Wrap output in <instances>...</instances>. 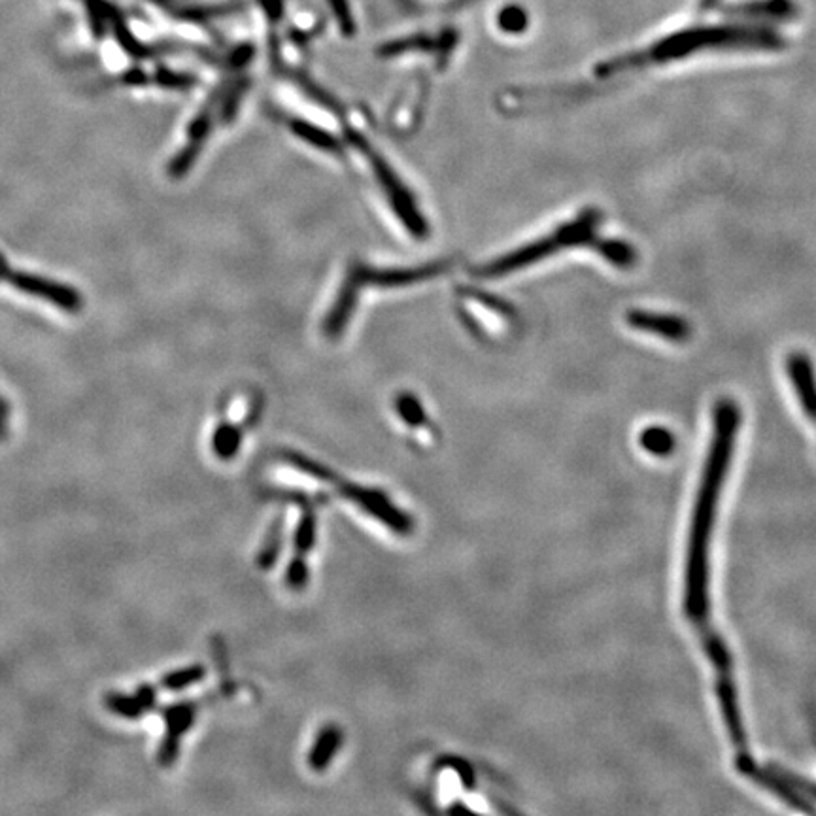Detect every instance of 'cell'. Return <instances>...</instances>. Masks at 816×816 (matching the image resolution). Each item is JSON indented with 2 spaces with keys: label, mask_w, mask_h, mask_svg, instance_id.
Returning a JSON list of instances; mask_svg holds the SVG:
<instances>
[{
  "label": "cell",
  "mask_w": 816,
  "mask_h": 816,
  "mask_svg": "<svg viewBox=\"0 0 816 816\" xmlns=\"http://www.w3.org/2000/svg\"><path fill=\"white\" fill-rule=\"evenodd\" d=\"M741 425V412L735 401L720 399L713 410V437L703 465L701 484L697 490L696 505L688 535L686 569H684V612L690 624L699 631L707 658L716 673V697L720 705L726 731L743 730V714L733 679V660L728 645L711 624L709 601V552L713 539L716 509L724 480L730 471L735 437Z\"/></svg>",
  "instance_id": "cell-1"
},
{
  "label": "cell",
  "mask_w": 816,
  "mask_h": 816,
  "mask_svg": "<svg viewBox=\"0 0 816 816\" xmlns=\"http://www.w3.org/2000/svg\"><path fill=\"white\" fill-rule=\"evenodd\" d=\"M781 40L775 34L764 31H748V29H728V27H711V29H692L684 33L671 34L650 46L648 50L628 53L605 61L595 67V74L599 78H611L620 72L633 68L667 63L673 59L686 57L690 53L711 48H752V50H777L781 48Z\"/></svg>",
  "instance_id": "cell-2"
},
{
  "label": "cell",
  "mask_w": 816,
  "mask_h": 816,
  "mask_svg": "<svg viewBox=\"0 0 816 816\" xmlns=\"http://www.w3.org/2000/svg\"><path fill=\"white\" fill-rule=\"evenodd\" d=\"M599 223H601V212L597 208H586L578 214L577 218L563 223L550 235L539 238L527 246H522L516 252H510L501 259H495L488 265L478 267L475 274L478 278H501L510 272L535 265L550 255L558 254L561 250L575 248V246H588L595 238Z\"/></svg>",
  "instance_id": "cell-3"
},
{
  "label": "cell",
  "mask_w": 816,
  "mask_h": 816,
  "mask_svg": "<svg viewBox=\"0 0 816 816\" xmlns=\"http://www.w3.org/2000/svg\"><path fill=\"white\" fill-rule=\"evenodd\" d=\"M444 265H429V267H422V269H408V271H369L365 267L357 269L354 274L350 276L348 284L342 289L340 293L337 306L331 310L325 329L327 335H339L340 329L344 327V323L348 320L352 306L356 303V293L359 286L363 284H378V286H405V284H414V282H422L427 278H433L437 274H441Z\"/></svg>",
  "instance_id": "cell-4"
},
{
  "label": "cell",
  "mask_w": 816,
  "mask_h": 816,
  "mask_svg": "<svg viewBox=\"0 0 816 816\" xmlns=\"http://www.w3.org/2000/svg\"><path fill=\"white\" fill-rule=\"evenodd\" d=\"M735 767L743 777H747L748 781L762 786L764 790L771 792L775 798L781 799L786 805H790L792 809L801 811V813H809V815L816 813L815 805L805 798L796 786H792L790 782L786 781L779 769L762 767V765L756 764L748 756V752H737Z\"/></svg>",
  "instance_id": "cell-5"
},
{
  "label": "cell",
  "mask_w": 816,
  "mask_h": 816,
  "mask_svg": "<svg viewBox=\"0 0 816 816\" xmlns=\"http://www.w3.org/2000/svg\"><path fill=\"white\" fill-rule=\"evenodd\" d=\"M0 280L8 282L10 286L21 289V291H25L29 295H34V297L48 299L53 305L61 306L63 310H68V312H76L82 306V297H80L78 291L67 288V286H59V284L44 280V278H36V276H27V274L12 271L2 259H0Z\"/></svg>",
  "instance_id": "cell-6"
},
{
  "label": "cell",
  "mask_w": 816,
  "mask_h": 816,
  "mask_svg": "<svg viewBox=\"0 0 816 816\" xmlns=\"http://www.w3.org/2000/svg\"><path fill=\"white\" fill-rule=\"evenodd\" d=\"M626 322L631 329L643 331L669 342H686L692 337V327L684 318L652 310H629Z\"/></svg>",
  "instance_id": "cell-7"
},
{
  "label": "cell",
  "mask_w": 816,
  "mask_h": 816,
  "mask_svg": "<svg viewBox=\"0 0 816 816\" xmlns=\"http://www.w3.org/2000/svg\"><path fill=\"white\" fill-rule=\"evenodd\" d=\"M373 165L374 169H376V174H378V180L382 182L386 193L390 195L391 203L395 206L399 218L407 223V229H410V231H412L414 235H418V237L425 235V221L422 220L420 214L416 212V208H414V204L410 201L407 191L399 184V180L395 178V174L388 169V165H386L380 157H374Z\"/></svg>",
  "instance_id": "cell-8"
},
{
  "label": "cell",
  "mask_w": 816,
  "mask_h": 816,
  "mask_svg": "<svg viewBox=\"0 0 816 816\" xmlns=\"http://www.w3.org/2000/svg\"><path fill=\"white\" fill-rule=\"evenodd\" d=\"M786 371L803 412L816 424V374L811 359L801 352H794L786 359Z\"/></svg>",
  "instance_id": "cell-9"
},
{
  "label": "cell",
  "mask_w": 816,
  "mask_h": 816,
  "mask_svg": "<svg viewBox=\"0 0 816 816\" xmlns=\"http://www.w3.org/2000/svg\"><path fill=\"white\" fill-rule=\"evenodd\" d=\"M165 720L169 726V733L161 745L159 750V762L163 765H170L176 760L178 754V737L191 726L193 722V705L184 703V705H172L169 709H165Z\"/></svg>",
  "instance_id": "cell-10"
},
{
  "label": "cell",
  "mask_w": 816,
  "mask_h": 816,
  "mask_svg": "<svg viewBox=\"0 0 816 816\" xmlns=\"http://www.w3.org/2000/svg\"><path fill=\"white\" fill-rule=\"evenodd\" d=\"M588 246H592L597 254L618 269H629L637 261V250L626 240L595 237Z\"/></svg>",
  "instance_id": "cell-11"
},
{
  "label": "cell",
  "mask_w": 816,
  "mask_h": 816,
  "mask_svg": "<svg viewBox=\"0 0 816 816\" xmlns=\"http://www.w3.org/2000/svg\"><path fill=\"white\" fill-rule=\"evenodd\" d=\"M639 444H641V448H643L645 452H648L650 456L665 458V456H671V454H673V450H675V446H677V441H675V435H673L667 427H662V425H650V427H646V429L641 431Z\"/></svg>",
  "instance_id": "cell-12"
},
{
  "label": "cell",
  "mask_w": 816,
  "mask_h": 816,
  "mask_svg": "<svg viewBox=\"0 0 816 816\" xmlns=\"http://www.w3.org/2000/svg\"><path fill=\"white\" fill-rule=\"evenodd\" d=\"M340 741H342V735H340V731L337 728H327V730L322 731V735H320V739H318V743H316V747L312 750V754H310V764L314 769H323L325 765L329 764V760L333 758V754L337 752V748H339Z\"/></svg>",
  "instance_id": "cell-13"
},
{
  "label": "cell",
  "mask_w": 816,
  "mask_h": 816,
  "mask_svg": "<svg viewBox=\"0 0 816 816\" xmlns=\"http://www.w3.org/2000/svg\"><path fill=\"white\" fill-rule=\"evenodd\" d=\"M104 705H106L112 713L123 716V718H131V720L140 718L142 714L146 713L144 707L140 705V701L136 699V696L108 694V696L104 697Z\"/></svg>",
  "instance_id": "cell-14"
},
{
  "label": "cell",
  "mask_w": 816,
  "mask_h": 816,
  "mask_svg": "<svg viewBox=\"0 0 816 816\" xmlns=\"http://www.w3.org/2000/svg\"><path fill=\"white\" fill-rule=\"evenodd\" d=\"M238 444H240V437H238V433L235 429H231V427H221V429H218L216 439H214V448H216V452H218L220 458H233L235 452L238 450Z\"/></svg>",
  "instance_id": "cell-15"
},
{
  "label": "cell",
  "mask_w": 816,
  "mask_h": 816,
  "mask_svg": "<svg viewBox=\"0 0 816 816\" xmlns=\"http://www.w3.org/2000/svg\"><path fill=\"white\" fill-rule=\"evenodd\" d=\"M204 677L203 667H189L184 671H174L170 673L169 677L163 679V686L169 690H182L187 688L193 682H199Z\"/></svg>",
  "instance_id": "cell-16"
},
{
  "label": "cell",
  "mask_w": 816,
  "mask_h": 816,
  "mask_svg": "<svg viewBox=\"0 0 816 816\" xmlns=\"http://www.w3.org/2000/svg\"><path fill=\"white\" fill-rule=\"evenodd\" d=\"M295 131H297V135H301V138H305V140H308V142H312L314 146H320V148H323V150H337L335 140H333L331 136L322 133L320 129L312 127V125L297 123V125H295Z\"/></svg>",
  "instance_id": "cell-17"
},
{
  "label": "cell",
  "mask_w": 816,
  "mask_h": 816,
  "mask_svg": "<svg viewBox=\"0 0 816 816\" xmlns=\"http://www.w3.org/2000/svg\"><path fill=\"white\" fill-rule=\"evenodd\" d=\"M312 544H314V518L305 516L297 531V550L305 554L312 548Z\"/></svg>",
  "instance_id": "cell-18"
},
{
  "label": "cell",
  "mask_w": 816,
  "mask_h": 816,
  "mask_svg": "<svg viewBox=\"0 0 816 816\" xmlns=\"http://www.w3.org/2000/svg\"><path fill=\"white\" fill-rule=\"evenodd\" d=\"M399 412H401V416L412 425H418L422 420H425L422 408H420V405H418L412 397H401V399H399Z\"/></svg>",
  "instance_id": "cell-19"
},
{
  "label": "cell",
  "mask_w": 816,
  "mask_h": 816,
  "mask_svg": "<svg viewBox=\"0 0 816 816\" xmlns=\"http://www.w3.org/2000/svg\"><path fill=\"white\" fill-rule=\"evenodd\" d=\"M501 27L507 31V33H520L524 27H526L527 19L520 10H516V8H510L507 12H503L501 14Z\"/></svg>",
  "instance_id": "cell-20"
},
{
  "label": "cell",
  "mask_w": 816,
  "mask_h": 816,
  "mask_svg": "<svg viewBox=\"0 0 816 816\" xmlns=\"http://www.w3.org/2000/svg\"><path fill=\"white\" fill-rule=\"evenodd\" d=\"M779 771H781L782 777L790 782L792 786H796L805 798L816 799V782L809 781V779H805V777H799V775H794L792 771H786V769H779Z\"/></svg>",
  "instance_id": "cell-21"
},
{
  "label": "cell",
  "mask_w": 816,
  "mask_h": 816,
  "mask_svg": "<svg viewBox=\"0 0 816 816\" xmlns=\"http://www.w3.org/2000/svg\"><path fill=\"white\" fill-rule=\"evenodd\" d=\"M329 4H331L333 12H335V16H337V21H339V25L340 27H342V31H344V33H352V29H354V23H352V16H350V8H348L346 0H329Z\"/></svg>",
  "instance_id": "cell-22"
},
{
  "label": "cell",
  "mask_w": 816,
  "mask_h": 816,
  "mask_svg": "<svg viewBox=\"0 0 816 816\" xmlns=\"http://www.w3.org/2000/svg\"><path fill=\"white\" fill-rule=\"evenodd\" d=\"M306 577H308V571H306L305 561L295 560L289 565L288 580L293 588L305 586Z\"/></svg>",
  "instance_id": "cell-23"
},
{
  "label": "cell",
  "mask_w": 816,
  "mask_h": 816,
  "mask_svg": "<svg viewBox=\"0 0 816 816\" xmlns=\"http://www.w3.org/2000/svg\"><path fill=\"white\" fill-rule=\"evenodd\" d=\"M0 420L2 422H6L8 424V420H10V405H8V401L0 395Z\"/></svg>",
  "instance_id": "cell-24"
},
{
  "label": "cell",
  "mask_w": 816,
  "mask_h": 816,
  "mask_svg": "<svg viewBox=\"0 0 816 816\" xmlns=\"http://www.w3.org/2000/svg\"><path fill=\"white\" fill-rule=\"evenodd\" d=\"M6 437H8V424L0 420V442L6 441Z\"/></svg>",
  "instance_id": "cell-25"
}]
</instances>
